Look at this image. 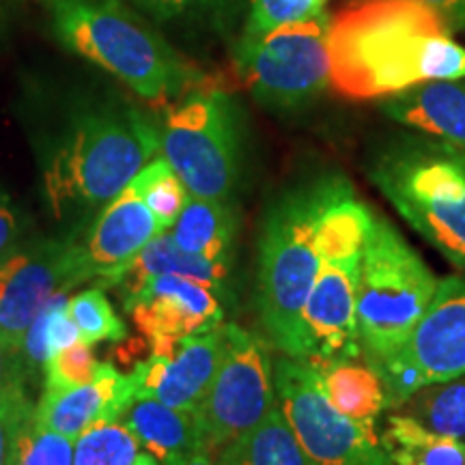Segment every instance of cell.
I'll use <instances>...</instances> for the list:
<instances>
[{
	"label": "cell",
	"instance_id": "cell-9",
	"mask_svg": "<svg viewBox=\"0 0 465 465\" xmlns=\"http://www.w3.org/2000/svg\"><path fill=\"white\" fill-rule=\"evenodd\" d=\"M274 386L278 410L308 465H394L375 427L334 410L312 364L289 356L278 358Z\"/></svg>",
	"mask_w": 465,
	"mask_h": 465
},
{
	"label": "cell",
	"instance_id": "cell-29",
	"mask_svg": "<svg viewBox=\"0 0 465 465\" xmlns=\"http://www.w3.org/2000/svg\"><path fill=\"white\" fill-rule=\"evenodd\" d=\"M132 188L143 196L147 207L158 218L162 231L173 229L179 213L183 212L190 192L164 158H153L132 179Z\"/></svg>",
	"mask_w": 465,
	"mask_h": 465
},
{
	"label": "cell",
	"instance_id": "cell-20",
	"mask_svg": "<svg viewBox=\"0 0 465 465\" xmlns=\"http://www.w3.org/2000/svg\"><path fill=\"white\" fill-rule=\"evenodd\" d=\"M173 240L185 252L216 263H231L237 235V212L229 201L190 196L177 223Z\"/></svg>",
	"mask_w": 465,
	"mask_h": 465
},
{
	"label": "cell",
	"instance_id": "cell-10",
	"mask_svg": "<svg viewBox=\"0 0 465 465\" xmlns=\"http://www.w3.org/2000/svg\"><path fill=\"white\" fill-rule=\"evenodd\" d=\"M276 403L274 360L261 336L224 323V349L199 411L209 450L218 452L252 431Z\"/></svg>",
	"mask_w": 465,
	"mask_h": 465
},
{
	"label": "cell",
	"instance_id": "cell-1",
	"mask_svg": "<svg viewBox=\"0 0 465 465\" xmlns=\"http://www.w3.org/2000/svg\"><path fill=\"white\" fill-rule=\"evenodd\" d=\"M330 86L380 100L435 80L465 78V48L422 0H353L328 17Z\"/></svg>",
	"mask_w": 465,
	"mask_h": 465
},
{
	"label": "cell",
	"instance_id": "cell-19",
	"mask_svg": "<svg viewBox=\"0 0 465 465\" xmlns=\"http://www.w3.org/2000/svg\"><path fill=\"white\" fill-rule=\"evenodd\" d=\"M124 422L143 449L162 465L171 459L209 450L199 411L174 410L155 399H136L125 411Z\"/></svg>",
	"mask_w": 465,
	"mask_h": 465
},
{
	"label": "cell",
	"instance_id": "cell-28",
	"mask_svg": "<svg viewBox=\"0 0 465 465\" xmlns=\"http://www.w3.org/2000/svg\"><path fill=\"white\" fill-rule=\"evenodd\" d=\"M141 449L124 418L104 420L74 440V465H134Z\"/></svg>",
	"mask_w": 465,
	"mask_h": 465
},
{
	"label": "cell",
	"instance_id": "cell-37",
	"mask_svg": "<svg viewBox=\"0 0 465 465\" xmlns=\"http://www.w3.org/2000/svg\"><path fill=\"white\" fill-rule=\"evenodd\" d=\"M28 397L9 401V403H0V465L5 463V452H7V441H9V429H11V418H14L15 407L26 401Z\"/></svg>",
	"mask_w": 465,
	"mask_h": 465
},
{
	"label": "cell",
	"instance_id": "cell-21",
	"mask_svg": "<svg viewBox=\"0 0 465 465\" xmlns=\"http://www.w3.org/2000/svg\"><path fill=\"white\" fill-rule=\"evenodd\" d=\"M229 270L231 263H216V261H207L185 252L177 246L171 232L164 231L144 246L143 252L132 261L116 284H125L127 293H130L149 276L168 274L190 278V281L203 282L223 293L226 281H229Z\"/></svg>",
	"mask_w": 465,
	"mask_h": 465
},
{
	"label": "cell",
	"instance_id": "cell-22",
	"mask_svg": "<svg viewBox=\"0 0 465 465\" xmlns=\"http://www.w3.org/2000/svg\"><path fill=\"white\" fill-rule=\"evenodd\" d=\"M356 360L347 358L312 366L317 369L325 397L334 405V410L351 420L375 427V420L386 410V392L375 369Z\"/></svg>",
	"mask_w": 465,
	"mask_h": 465
},
{
	"label": "cell",
	"instance_id": "cell-35",
	"mask_svg": "<svg viewBox=\"0 0 465 465\" xmlns=\"http://www.w3.org/2000/svg\"><path fill=\"white\" fill-rule=\"evenodd\" d=\"M134 5L147 11L151 15L158 17H173L179 14H185V11H194L207 7L213 0H132Z\"/></svg>",
	"mask_w": 465,
	"mask_h": 465
},
{
	"label": "cell",
	"instance_id": "cell-5",
	"mask_svg": "<svg viewBox=\"0 0 465 465\" xmlns=\"http://www.w3.org/2000/svg\"><path fill=\"white\" fill-rule=\"evenodd\" d=\"M438 281L386 218L373 216L360 263L356 317L371 369L405 347L431 304Z\"/></svg>",
	"mask_w": 465,
	"mask_h": 465
},
{
	"label": "cell",
	"instance_id": "cell-18",
	"mask_svg": "<svg viewBox=\"0 0 465 465\" xmlns=\"http://www.w3.org/2000/svg\"><path fill=\"white\" fill-rule=\"evenodd\" d=\"M381 110L391 119L438 138L465 155V86L452 80L418 84L386 97Z\"/></svg>",
	"mask_w": 465,
	"mask_h": 465
},
{
	"label": "cell",
	"instance_id": "cell-23",
	"mask_svg": "<svg viewBox=\"0 0 465 465\" xmlns=\"http://www.w3.org/2000/svg\"><path fill=\"white\" fill-rule=\"evenodd\" d=\"M381 446L394 465H465V441L435 435L397 411L386 420Z\"/></svg>",
	"mask_w": 465,
	"mask_h": 465
},
{
	"label": "cell",
	"instance_id": "cell-30",
	"mask_svg": "<svg viewBox=\"0 0 465 465\" xmlns=\"http://www.w3.org/2000/svg\"><path fill=\"white\" fill-rule=\"evenodd\" d=\"M67 312L78 328L80 341L86 345H97L102 341L127 339L125 323L116 317L102 289H86L67 300Z\"/></svg>",
	"mask_w": 465,
	"mask_h": 465
},
{
	"label": "cell",
	"instance_id": "cell-38",
	"mask_svg": "<svg viewBox=\"0 0 465 465\" xmlns=\"http://www.w3.org/2000/svg\"><path fill=\"white\" fill-rule=\"evenodd\" d=\"M164 465H229V463H226L224 459L218 455V452L201 450V452H194V455L171 459V461Z\"/></svg>",
	"mask_w": 465,
	"mask_h": 465
},
{
	"label": "cell",
	"instance_id": "cell-32",
	"mask_svg": "<svg viewBox=\"0 0 465 465\" xmlns=\"http://www.w3.org/2000/svg\"><path fill=\"white\" fill-rule=\"evenodd\" d=\"M328 0H252L246 35H261L291 22L322 15Z\"/></svg>",
	"mask_w": 465,
	"mask_h": 465
},
{
	"label": "cell",
	"instance_id": "cell-14",
	"mask_svg": "<svg viewBox=\"0 0 465 465\" xmlns=\"http://www.w3.org/2000/svg\"><path fill=\"white\" fill-rule=\"evenodd\" d=\"M218 291L182 276H149L130 291L125 308L144 339H183L220 328Z\"/></svg>",
	"mask_w": 465,
	"mask_h": 465
},
{
	"label": "cell",
	"instance_id": "cell-26",
	"mask_svg": "<svg viewBox=\"0 0 465 465\" xmlns=\"http://www.w3.org/2000/svg\"><path fill=\"white\" fill-rule=\"evenodd\" d=\"M399 411L427 431L465 441V377L429 383L411 394Z\"/></svg>",
	"mask_w": 465,
	"mask_h": 465
},
{
	"label": "cell",
	"instance_id": "cell-12",
	"mask_svg": "<svg viewBox=\"0 0 465 465\" xmlns=\"http://www.w3.org/2000/svg\"><path fill=\"white\" fill-rule=\"evenodd\" d=\"M149 356L134 362L136 399H155L174 410L196 411L216 377L224 349V323L183 339H147Z\"/></svg>",
	"mask_w": 465,
	"mask_h": 465
},
{
	"label": "cell",
	"instance_id": "cell-2",
	"mask_svg": "<svg viewBox=\"0 0 465 465\" xmlns=\"http://www.w3.org/2000/svg\"><path fill=\"white\" fill-rule=\"evenodd\" d=\"M52 35L147 102L183 95L201 74L119 0H39Z\"/></svg>",
	"mask_w": 465,
	"mask_h": 465
},
{
	"label": "cell",
	"instance_id": "cell-39",
	"mask_svg": "<svg viewBox=\"0 0 465 465\" xmlns=\"http://www.w3.org/2000/svg\"><path fill=\"white\" fill-rule=\"evenodd\" d=\"M134 465H162V463L153 455H149V452H141Z\"/></svg>",
	"mask_w": 465,
	"mask_h": 465
},
{
	"label": "cell",
	"instance_id": "cell-11",
	"mask_svg": "<svg viewBox=\"0 0 465 465\" xmlns=\"http://www.w3.org/2000/svg\"><path fill=\"white\" fill-rule=\"evenodd\" d=\"M95 281L84 243L22 242L0 261V339L20 358L22 342L39 312L56 295Z\"/></svg>",
	"mask_w": 465,
	"mask_h": 465
},
{
	"label": "cell",
	"instance_id": "cell-25",
	"mask_svg": "<svg viewBox=\"0 0 465 465\" xmlns=\"http://www.w3.org/2000/svg\"><path fill=\"white\" fill-rule=\"evenodd\" d=\"M3 465H74V441L35 420V407L26 399L11 418Z\"/></svg>",
	"mask_w": 465,
	"mask_h": 465
},
{
	"label": "cell",
	"instance_id": "cell-24",
	"mask_svg": "<svg viewBox=\"0 0 465 465\" xmlns=\"http://www.w3.org/2000/svg\"><path fill=\"white\" fill-rule=\"evenodd\" d=\"M218 455L229 465H308L278 405L259 427L218 450Z\"/></svg>",
	"mask_w": 465,
	"mask_h": 465
},
{
	"label": "cell",
	"instance_id": "cell-17",
	"mask_svg": "<svg viewBox=\"0 0 465 465\" xmlns=\"http://www.w3.org/2000/svg\"><path fill=\"white\" fill-rule=\"evenodd\" d=\"M162 226L153 212L132 185L116 194L106 209L97 216L86 240L95 281L106 287L119 282V278L151 240L160 235Z\"/></svg>",
	"mask_w": 465,
	"mask_h": 465
},
{
	"label": "cell",
	"instance_id": "cell-7",
	"mask_svg": "<svg viewBox=\"0 0 465 465\" xmlns=\"http://www.w3.org/2000/svg\"><path fill=\"white\" fill-rule=\"evenodd\" d=\"M240 119L224 91H188L160 125L162 158L199 199H231L240 179Z\"/></svg>",
	"mask_w": 465,
	"mask_h": 465
},
{
	"label": "cell",
	"instance_id": "cell-6",
	"mask_svg": "<svg viewBox=\"0 0 465 465\" xmlns=\"http://www.w3.org/2000/svg\"><path fill=\"white\" fill-rule=\"evenodd\" d=\"M373 182L399 216L452 265L465 270V155L414 144L377 162Z\"/></svg>",
	"mask_w": 465,
	"mask_h": 465
},
{
	"label": "cell",
	"instance_id": "cell-16",
	"mask_svg": "<svg viewBox=\"0 0 465 465\" xmlns=\"http://www.w3.org/2000/svg\"><path fill=\"white\" fill-rule=\"evenodd\" d=\"M136 392L134 371L119 373L113 364L102 362L91 383L69 391L44 388L42 399L35 405V420L74 441L93 424L121 420L136 401Z\"/></svg>",
	"mask_w": 465,
	"mask_h": 465
},
{
	"label": "cell",
	"instance_id": "cell-36",
	"mask_svg": "<svg viewBox=\"0 0 465 465\" xmlns=\"http://www.w3.org/2000/svg\"><path fill=\"white\" fill-rule=\"evenodd\" d=\"M422 3L438 11L450 26H465V0H422Z\"/></svg>",
	"mask_w": 465,
	"mask_h": 465
},
{
	"label": "cell",
	"instance_id": "cell-15",
	"mask_svg": "<svg viewBox=\"0 0 465 465\" xmlns=\"http://www.w3.org/2000/svg\"><path fill=\"white\" fill-rule=\"evenodd\" d=\"M401 353L414 362L424 381L465 377V276L441 281Z\"/></svg>",
	"mask_w": 465,
	"mask_h": 465
},
{
	"label": "cell",
	"instance_id": "cell-3",
	"mask_svg": "<svg viewBox=\"0 0 465 465\" xmlns=\"http://www.w3.org/2000/svg\"><path fill=\"white\" fill-rule=\"evenodd\" d=\"M345 177H319L287 192L267 212L259 240V312L267 336L284 356L302 358V312L317 281L315 232L325 205Z\"/></svg>",
	"mask_w": 465,
	"mask_h": 465
},
{
	"label": "cell",
	"instance_id": "cell-4",
	"mask_svg": "<svg viewBox=\"0 0 465 465\" xmlns=\"http://www.w3.org/2000/svg\"><path fill=\"white\" fill-rule=\"evenodd\" d=\"M160 153V127L141 113L100 108L75 116L44 174L52 209L97 207L121 194Z\"/></svg>",
	"mask_w": 465,
	"mask_h": 465
},
{
	"label": "cell",
	"instance_id": "cell-33",
	"mask_svg": "<svg viewBox=\"0 0 465 465\" xmlns=\"http://www.w3.org/2000/svg\"><path fill=\"white\" fill-rule=\"evenodd\" d=\"M26 371L20 358L11 353L0 339V403H9L26 394Z\"/></svg>",
	"mask_w": 465,
	"mask_h": 465
},
{
	"label": "cell",
	"instance_id": "cell-8",
	"mask_svg": "<svg viewBox=\"0 0 465 465\" xmlns=\"http://www.w3.org/2000/svg\"><path fill=\"white\" fill-rule=\"evenodd\" d=\"M235 67L254 100L267 108L295 110L315 102L330 84L328 17L246 35L235 50Z\"/></svg>",
	"mask_w": 465,
	"mask_h": 465
},
{
	"label": "cell",
	"instance_id": "cell-27",
	"mask_svg": "<svg viewBox=\"0 0 465 465\" xmlns=\"http://www.w3.org/2000/svg\"><path fill=\"white\" fill-rule=\"evenodd\" d=\"M80 341L78 328L67 312V293L56 295L31 323L20 349V362L26 375L44 371L45 362L58 351Z\"/></svg>",
	"mask_w": 465,
	"mask_h": 465
},
{
	"label": "cell",
	"instance_id": "cell-31",
	"mask_svg": "<svg viewBox=\"0 0 465 465\" xmlns=\"http://www.w3.org/2000/svg\"><path fill=\"white\" fill-rule=\"evenodd\" d=\"M100 360L95 358L91 345L78 341L69 345L56 356H52L44 366L45 388L50 391H69V388L84 386L95 380L100 371Z\"/></svg>",
	"mask_w": 465,
	"mask_h": 465
},
{
	"label": "cell",
	"instance_id": "cell-13",
	"mask_svg": "<svg viewBox=\"0 0 465 465\" xmlns=\"http://www.w3.org/2000/svg\"><path fill=\"white\" fill-rule=\"evenodd\" d=\"M362 257L345 261H322L317 281L308 295L302 328L304 349L302 358L311 364L360 358L356 293Z\"/></svg>",
	"mask_w": 465,
	"mask_h": 465
},
{
	"label": "cell",
	"instance_id": "cell-34",
	"mask_svg": "<svg viewBox=\"0 0 465 465\" xmlns=\"http://www.w3.org/2000/svg\"><path fill=\"white\" fill-rule=\"evenodd\" d=\"M22 235H25V229H22L20 216L7 192L0 188V261L20 246Z\"/></svg>",
	"mask_w": 465,
	"mask_h": 465
}]
</instances>
